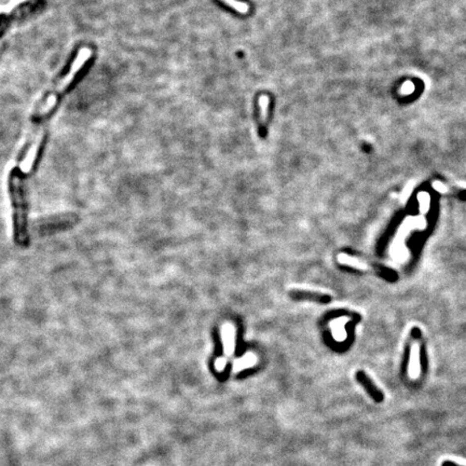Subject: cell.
I'll return each instance as SVG.
<instances>
[{
    "label": "cell",
    "mask_w": 466,
    "mask_h": 466,
    "mask_svg": "<svg viewBox=\"0 0 466 466\" xmlns=\"http://www.w3.org/2000/svg\"><path fill=\"white\" fill-rule=\"evenodd\" d=\"M11 196L14 206V231L15 240L20 245L29 244V233H27V208L26 200L24 198L23 186L19 176L11 177Z\"/></svg>",
    "instance_id": "6da1fadb"
},
{
    "label": "cell",
    "mask_w": 466,
    "mask_h": 466,
    "mask_svg": "<svg viewBox=\"0 0 466 466\" xmlns=\"http://www.w3.org/2000/svg\"><path fill=\"white\" fill-rule=\"evenodd\" d=\"M91 57H92V50L91 49L82 48L80 50L79 53H78V55L74 60L73 65H71V68L69 70V73L65 76V78H64V79H62V81L58 83L57 92H55L54 94H52V95L48 98L46 105H44L43 108L40 110V115H46L53 108L54 104L57 103V94L62 93L63 91H65V88L70 85L71 81H73L74 78L76 77V75L79 73L80 69L83 67V65H85L87 62V59L90 58Z\"/></svg>",
    "instance_id": "7a4b0ae2"
},
{
    "label": "cell",
    "mask_w": 466,
    "mask_h": 466,
    "mask_svg": "<svg viewBox=\"0 0 466 466\" xmlns=\"http://www.w3.org/2000/svg\"><path fill=\"white\" fill-rule=\"evenodd\" d=\"M221 338L224 342L225 359L228 360L235 350V328L232 324H225L221 328Z\"/></svg>",
    "instance_id": "3957f363"
},
{
    "label": "cell",
    "mask_w": 466,
    "mask_h": 466,
    "mask_svg": "<svg viewBox=\"0 0 466 466\" xmlns=\"http://www.w3.org/2000/svg\"><path fill=\"white\" fill-rule=\"evenodd\" d=\"M356 380L359 382L360 385L364 386L366 392L369 394L375 402L381 403L382 401H383V397H384L383 393H382L380 390H378V387L374 384V382L368 378L367 375H366L364 371L362 370L357 371Z\"/></svg>",
    "instance_id": "277c9868"
},
{
    "label": "cell",
    "mask_w": 466,
    "mask_h": 466,
    "mask_svg": "<svg viewBox=\"0 0 466 466\" xmlns=\"http://www.w3.org/2000/svg\"><path fill=\"white\" fill-rule=\"evenodd\" d=\"M291 297L295 300H311L321 304L329 303L331 301V297L328 295L309 291H291Z\"/></svg>",
    "instance_id": "5b68a950"
},
{
    "label": "cell",
    "mask_w": 466,
    "mask_h": 466,
    "mask_svg": "<svg viewBox=\"0 0 466 466\" xmlns=\"http://www.w3.org/2000/svg\"><path fill=\"white\" fill-rule=\"evenodd\" d=\"M269 106H270V97L268 95H265V94H262V95L258 98L259 123H260V130H262V136L264 135L265 126H267V121L269 116Z\"/></svg>",
    "instance_id": "8992f818"
},
{
    "label": "cell",
    "mask_w": 466,
    "mask_h": 466,
    "mask_svg": "<svg viewBox=\"0 0 466 466\" xmlns=\"http://www.w3.org/2000/svg\"><path fill=\"white\" fill-rule=\"evenodd\" d=\"M256 356L252 353H246V355H244L243 357L235 359L234 365H233V371L234 373H240V371L246 369V368H251L253 366L256 364Z\"/></svg>",
    "instance_id": "52a82bcc"
},
{
    "label": "cell",
    "mask_w": 466,
    "mask_h": 466,
    "mask_svg": "<svg viewBox=\"0 0 466 466\" xmlns=\"http://www.w3.org/2000/svg\"><path fill=\"white\" fill-rule=\"evenodd\" d=\"M220 1L223 3H225L226 5H228L229 8L236 11L237 13H240L242 15L248 14L249 10H251L248 3L244 2V1H240V0H220Z\"/></svg>",
    "instance_id": "ba28073f"
},
{
    "label": "cell",
    "mask_w": 466,
    "mask_h": 466,
    "mask_svg": "<svg viewBox=\"0 0 466 466\" xmlns=\"http://www.w3.org/2000/svg\"><path fill=\"white\" fill-rule=\"evenodd\" d=\"M411 335L413 338H415V339H418V338L421 337V330L417 328V327H414V328H412L411 330Z\"/></svg>",
    "instance_id": "9c48e42d"
}]
</instances>
